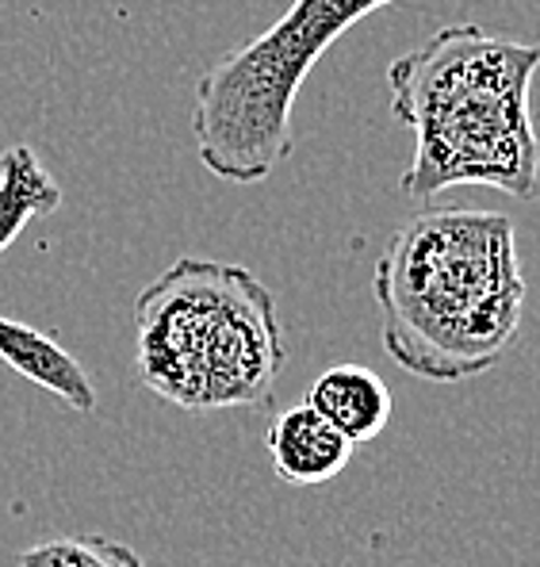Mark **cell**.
<instances>
[{
    "label": "cell",
    "mask_w": 540,
    "mask_h": 567,
    "mask_svg": "<svg viewBox=\"0 0 540 567\" xmlns=\"http://www.w3.org/2000/svg\"><path fill=\"white\" fill-rule=\"evenodd\" d=\"M314 414H322L353 445L372 441L392 422V388L364 364H334L311 383L303 399Z\"/></svg>",
    "instance_id": "8992f818"
},
{
    "label": "cell",
    "mask_w": 540,
    "mask_h": 567,
    "mask_svg": "<svg viewBox=\"0 0 540 567\" xmlns=\"http://www.w3.org/2000/svg\"><path fill=\"white\" fill-rule=\"evenodd\" d=\"M264 445H269L277 480L292 483V487H319V483L338 480L356 449L307 403L280 411L269 425Z\"/></svg>",
    "instance_id": "5b68a950"
},
{
    "label": "cell",
    "mask_w": 540,
    "mask_h": 567,
    "mask_svg": "<svg viewBox=\"0 0 540 567\" xmlns=\"http://www.w3.org/2000/svg\"><path fill=\"white\" fill-rule=\"evenodd\" d=\"M20 567H146L131 545L112 537H54L20 553Z\"/></svg>",
    "instance_id": "ba28073f"
},
{
    "label": "cell",
    "mask_w": 540,
    "mask_h": 567,
    "mask_svg": "<svg viewBox=\"0 0 540 567\" xmlns=\"http://www.w3.org/2000/svg\"><path fill=\"white\" fill-rule=\"evenodd\" d=\"M384 353L429 383L491 372L526 315V272L513 219L437 207L387 238L372 272Z\"/></svg>",
    "instance_id": "6da1fadb"
},
{
    "label": "cell",
    "mask_w": 540,
    "mask_h": 567,
    "mask_svg": "<svg viewBox=\"0 0 540 567\" xmlns=\"http://www.w3.org/2000/svg\"><path fill=\"white\" fill-rule=\"evenodd\" d=\"M540 43L502 39L476 23H453L387 70L392 112L414 131V157L398 177L406 199L460 185L533 199L540 188V135L529 89Z\"/></svg>",
    "instance_id": "7a4b0ae2"
},
{
    "label": "cell",
    "mask_w": 540,
    "mask_h": 567,
    "mask_svg": "<svg viewBox=\"0 0 540 567\" xmlns=\"http://www.w3.org/2000/svg\"><path fill=\"white\" fill-rule=\"evenodd\" d=\"M135 369L188 414L264 411L288 349L277 299L246 265L177 257L135 296Z\"/></svg>",
    "instance_id": "3957f363"
},
{
    "label": "cell",
    "mask_w": 540,
    "mask_h": 567,
    "mask_svg": "<svg viewBox=\"0 0 540 567\" xmlns=\"http://www.w3.org/2000/svg\"><path fill=\"white\" fill-rule=\"evenodd\" d=\"M395 0H295L269 31L196 81L193 138L211 177L261 185L295 150L292 112L307 73L338 35Z\"/></svg>",
    "instance_id": "277c9868"
},
{
    "label": "cell",
    "mask_w": 540,
    "mask_h": 567,
    "mask_svg": "<svg viewBox=\"0 0 540 567\" xmlns=\"http://www.w3.org/2000/svg\"><path fill=\"white\" fill-rule=\"evenodd\" d=\"M58 207H62V188L35 150L23 142L8 146L0 154V254L23 235L31 219H43ZM12 338H20V322L0 315V357H8V346H15Z\"/></svg>",
    "instance_id": "52a82bcc"
}]
</instances>
